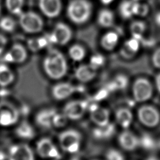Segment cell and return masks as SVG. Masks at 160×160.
Returning a JSON list of instances; mask_svg holds the SVG:
<instances>
[{
  "mask_svg": "<svg viewBox=\"0 0 160 160\" xmlns=\"http://www.w3.org/2000/svg\"><path fill=\"white\" fill-rule=\"evenodd\" d=\"M43 69L49 78L61 79L66 75L68 70L64 56L58 50L49 49L43 60Z\"/></svg>",
  "mask_w": 160,
  "mask_h": 160,
  "instance_id": "cell-1",
  "label": "cell"
},
{
  "mask_svg": "<svg viewBox=\"0 0 160 160\" xmlns=\"http://www.w3.org/2000/svg\"><path fill=\"white\" fill-rule=\"evenodd\" d=\"M92 11L91 3L88 0H71L67 8V15L76 24H82L90 18Z\"/></svg>",
  "mask_w": 160,
  "mask_h": 160,
  "instance_id": "cell-2",
  "label": "cell"
},
{
  "mask_svg": "<svg viewBox=\"0 0 160 160\" xmlns=\"http://www.w3.org/2000/svg\"><path fill=\"white\" fill-rule=\"evenodd\" d=\"M58 140L60 147L64 151L74 154L79 150L82 138L78 131L68 129L59 134Z\"/></svg>",
  "mask_w": 160,
  "mask_h": 160,
  "instance_id": "cell-3",
  "label": "cell"
},
{
  "mask_svg": "<svg viewBox=\"0 0 160 160\" xmlns=\"http://www.w3.org/2000/svg\"><path fill=\"white\" fill-rule=\"evenodd\" d=\"M132 92L136 102H146L150 99L153 94V86L146 78H139L133 82Z\"/></svg>",
  "mask_w": 160,
  "mask_h": 160,
  "instance_id": "cell-4",
  "label": "cell"
},
{
  "mask_svg": "<svg viewBox=\"0 0 160 160\" xmlns=\"http://www.w3.org/2000/svg\"><path fill=\"white\" fill-rule=\"evenodd\" d=\"M19 22L22 29L29 33H37L43 28L41 18L32 11L22 12L19 16Z\"/></svg>",
  "mask_w": 160,
  "mask_h": 160,
  "instance_id": "cell-5",
  "label": "cell"
},
{
  "mask_svg": "<svg viewBox=\"0 0 160 160\" xmlns=\"http://www.w3.org/2000/svg\"><path fill=\"white\" fill-rule=\"evenodd\" d=\"M19 118L18 109L7 101H0V126L9 127L15 124Z\"/></svg>",
  "mask_w": 160,
  "mask_h": 160,
  "instance_id": "cell-6",
  "label": "cell"
},
{
  "mask_svg": "<svg viewBox=\"0 0 160 160\" xmlns=\"http://www.w3.org/2000/svg\"><path fill=\"white\" fill-rule=\"evenodd\" d=\"M138 118L139 122L146 127L154 128L160 122V113L153 106L145 104L138 110Z\"/></svg>",
  "mask_w": 160,
  "mask_h": 160,
  "instance_id": "cell-7",
  "label": "cell"
},
{
  "mask_svg": "<svg viewBox=\"0 0 160 160\" xmlns=\"http://www.w3.org/2000/svg\"><path fill=\"white\" fill-rule=\"evenodd\" d=\"M88 108V104L86 101L74 100L66 104L63 108L62 112L68 119L79 120L84 115Z\"/></svg>",
  "mask_w": 160,
  "mask_h": 160,
  "instance_id": "cell-8",
  "label": "cell"
},
{
  "mask_svg": "<svg viewBox=\"0 0 160 160\" xmlns=\"http://www.w3.org/2000/svg\"><path fill=\"white\" fill-rule=\"evenodd\" d=\"M36 151L38 154L42 158L58 159L60 158L58 149L48 138H42L37 142Z\"/></svg>",
  "mask_w": 160,
  "mask_h": 160,
  "instance_id": "cell-9",
  "label": "cell"
},
{
  "mask_svg": "<svg viewBox=\"0 0 160 160\" xmlns=\"http://www.w3.org/2000/svg\"><path fill=\"white\" fill-rule=\"evenodd\" d=\"M8 160H34L32 149L26 144H15L11 146L7 153Z\"/></svg>",
  "mask_w": 160,
  "mask_h": 160,
  "instance_id": "cell-10",
  "label": "cell"
},
{
  "mask_svg": "<svg viewBox=\"0 0 160 160\" xmlns=\"http://www.w3.org/2000/svg\"><path fill=\"white\" fill-rule=\"evenodd\" d=\"M28 57L27 51L20 44H14L3 56V61L6 63L21 64L24 62Z\"/></svg>",
  "mask_w": 160,
  "mask_h": 160,
  "instance_id": "cell-11",
  "label": "cell"
},
{
  "mask_svg": "<svg viewBox=\"0 0 160 160\" xmlns=\"http://www.w3.org/2000/svg\"><path fill=\"white\" fill-rule=\"evenodd\" d=\"M54 44L65 45L72 38V31L65 23L58 22L51 32Z\"/></svg>",
  "mask_w": 160,
  "mask_h": 160,
  "instance_id": "cell-12",
  "label": "cell"
},
{
  "mask_svg": "<svg viewBox=\"0 0 160 160\" xmlns=\"http://www.w3.org/2000/svg\"><path fill=\"white\" fill-rule=\"evenodd\" d=\"M88 108L91 120L97 126H104L109 123L110 113L108 109L94 104Z\"/></svg>",
  "mask_w": 160,
  "mask_h": 160,
  "instance_id": "cell-13",
  "label": "cell"
},
{
  "mask_svg": "<svg viewBox=\"0 0 160 160\" xmlns=\"http://www.w3.org/2000/svg\"><path fill=\"white\" fill-rule=\"evenodd\" d=\"M118 141L120 147L127 151H134L139 146V138L128 129L119 134Z\"/></svg>",
  "mask_w": 160,
  "mask_h": 160,
  "instance_id": "cell-14",
  "label": "cell"
},
{
  "mask_svg": "<svg viewBox=\"0 0 160 160\" xmlns=\"http://www.w3.org/2000/svg\"><path fill=\"white\" fill-rule=\"evenodd\" d=\"M78 91V88L72 84L67 82H59L51 89L52 97L58 101H62L71 96Z\"/></svg>",
  "mask_w": 160,
  "mask_h": 160,
  "instance_id": "cell-15",
  "label": "cell"
},
{
  "mask_svg": "<svg viewBox=\"0 0 160 160\" xmlns=\"http://www.w3.org/2000/svg\"><path fill=\"white\" fill-rule=\"evenodd\" d=\"M39 7L46 16L53 18L59 15L62 2L61 0H39Z\"/></svg>",
  "mask_w": 160,
  "mask_h": 160,
  "instance_id": "cell-16",
  "label": "cell"
},
{
  "mask_svg": "<svg viewBox=\"0 0 160 160\" xmlns=\"http://www.w3.org/2000/svg\"><path fill=\"white\" fill-rule=\"evenodd\" d=\"M56 110L53 108H46L39 111L36 115V124L44 129H49L52 126V119Z\"/></svg>",
  "mask_w": 160,
  "mask_h": 160,
  "instance_id": "cell-17",
  "label": "cell"
},
{
  "mask_svg": "<svg viewBox=\"0 0 160 160\" xmlns=\"http://www.w3.org/2000/svg\"><path fill=\"white\" fill-rule=\"evenodd\" d=\"M97 74V70L91 65H79L74 71V76L76 79L81 82H88L92 81Z\"/></svg>",
  "mask_w": 160,
  "mask_h": 160,
  "instance_id": "cell-18",
  "label": "cell"
},
{
  "mask_svg": "<svg viewBox=\"0 0 160 160\" xmlns=\"http://www.w3.org/2000/svg\"><path fill=\"white\" fill-rule=\"evenodd\" d=\"M115 120L117 124L124 129H128L133 121V114L127 108H120L115 112Z\"/></svg>",
  "mask_w": 160,
  "mask_h": 160,
  "instance_id": "cell-19",
  "label": "cell"
},
{
  "mask_svg": "<svg viewBox=\"0 0 160 160\" xmlns=\"http://www.w3.org/2000/svg\"><path fill=\"white\" fill-rule=\"evenodd\" d=\"M140 41L134 37L127 40L121 50V54L126 59L132 58L139 51Z\"/></svg>",
  "mask_w": 160,
  "mask_h": 160,
  "instance_id": "cell-20",
  "label": "cell"
},
{
  "mask_svg": "<svg viewBox=\"0 0 160 160\" xmlns=\"http://www.w3.org/2000/svg\"><path fill=\"white\" fill-rule=\"evenodd\" d=\"M15 134L22 139L30 140L35 136V131L29 122L22 121L16 128Z\"/></svg>",
  "mask_w": 160,
  "mask_h": 160,
  "instance_id": "cell-21",
  "label": "cell"
},
{
  "mask_svg": "<svg viewBox=\"0 0 160 160\" xmlns=\"http://www.w3.org/2000/svg\"><path fill=\"white\" fill-rule=\"evenodd\" d=\"M119 41L118 33L114 31H108L105 33L101 39V45L106 51H110L116 47Z\"/></svg>",
  "mask_w": 160,
  "mask_h": 160,
  "instance_id": "cell-22",
  "label": "cell"
},
{
  "mask_svg": "<svg viewBox=\"0 0 160 160\" xmlns=\"http://www.w3.org/2000/svg\"><path fill=\"white\" fill-rule=\"evenodd\" d=\"M14 74L6 64H0V86L4 88L11 84L14 81Z\"/></svg>",
  "mask_w": 160,
  "mask_h": 160,
  "instance_id": "cell-23",
  "label": "cell"
},
{
  "mask_svg": "<svg viewBox=\"0 0 160 160\" xmlns=\"http://www.w3.org/2000/svg\"><path fill=\"white\" fill-rule=\"evenodd\" d=\"M136 2L134 0L122 1L119 6V12L124 19H129L134 16Z\"/></svg>",
  "mask_w": 160,
  "mask_h": 160,
  "instance_id": "cell-24",
  "label": "cell"
},
{
  "mask_svg": "<svg viewBox=\"0 0 160 160\" xmlns=\"http://www.w3.org/2000/svg\"><path fill=\"white\" fill-rule=\"evenodd\" d=\"M114 21V16L112 11L108 9H101L98 15V24L104 28H109Z\"/></svg>",
  "mask_w": 160,
  "mask_h": 160,
  "instance_id": "cell-25",
  "label": "cell"
},
{
  "mask_svg": "<svg viewBox=\"0 0 160 160\" xmlns=\"http://www.w3.org/2000/svg\"><path fill=\"white\" fill-rule=\"evenodd\" d=\"M115 132L114 125L108 123L104 126H97L93 132L95 138L99 139H107L110 138Z\"/></svg>",
  "mask_w": 160,
  "mask_h": 160,
  "instance_id": "cell-26",
  "label": "cell"
},
{
  "mask_svg": "<svg viewBox=\"0 0 160 160\" xmlns=\"http://www.w3.org/2000/svg\"><path fill=\"white\" fill-rule=\"evenodd\" d=\"M69 56L72 60L79 62L84 58L86 51L82 46L79 44H74L69 48Z\"/></svg>",
  "mask_w": 160,
  "mask_h": 160,
  "instance_id": "cell-27",
  "label": "cell"
},
{
  "mask_svg": "<svg viewBox=\"0 0 160 160\" xmlns=\"http://www.w3.org/2000/svg\"><path fill=\"white\" fill-rule=\"evenodd\" d=\"M130 30L132 37L139 39L140 42L142 40V34L146 30V24L142 21H135L130 26Z\"/></svg>",
  "mask_w": 160,
  "mask_h": 160,
  "instance_id": "cell-28",
  "label": "cell"
},
{
  "mask_svg": "<svg viewBox=\"0 0 160 160\" xmlns=\"http://www.w3.org/2000/svg\"><path fill=\"white\" fill-rule=\"evenodd\" d=\"M24 0H6L8 10L14 15L19 16L22 12Z\"/></svg>",
  "mask_w": 160,
  "mask_h": 160,
  "instance_id": "cell-29",
  "label": "cell"
},
{
  "mask_svg": "<svg viewBox=\"0 0 160 160\" xmlns=\"http://www.w3.org/2000/svg\"><path fill=\"white\" fill-rule=\"evenodd\" d=\"M15 22L10 17L4 16L0 19V28L5 32H12L15 28Z\"/></svg>",
  "mask_w": 160,
  "mask_h": 160,
  "instance_id": "cell-30",
  "label": "cell"
},
{
  "mask_svg": "<svg viewBox=\"0 0 160 160\" xmlns=\"http://www.w3.org/2000/svg\"><path fill=\"white\" fill-rule=\"evenodd\" d=\"M68 121V119L67 117L64 115V114L62 113H59L56 112V113L54 114L52 119V126H54L56 128H62L67 124Z\"/></svg>",
  "mask_w": 160,
  "mask_h": 160,
  "instance_id": "cell-31",
  "label": "cell"
},
{
  "mask_svg": "<svg viewBox=\"0 0 160 160\" xmlns=\"http://www.w3.org/2000/svg\"><path fill=\"white\" fill-rule=\"evenodd\" d=\"M104 62L105 58L102 54H95L91 57L89 64L91 65L95 69L98 70L104 64Z\"/></svg>",
  "mask_w": 160,
  "mask_h": 160,
  "instance_id": "cell-32",
  "label": "cell"
},
{
  "mask_svg": "<svg viewBox=\"0 0 160 160\" xmlns=\"http://www.w3.org/2000/svg\"><path fill=\"white\" fill-rule=\"evenodd\" d=\"M112 86H114V89H124L128 84V79L124 75H118L117 76L114 81L111 83Z\"/></svg>",
  "mask_w": 160,
  "mask_h": 160,
  "instance_id": "cell-33",
  "label": "cell"
},
{
  "mask_svg": "<svg viewBox=\"0 0 160 160\" xmlns=\"http://www.w3.org/2000/svg\"><path fill=\"white\" fill-rule=\"evenodd\" d=\"M149 12V7L146 4H142L136 2V8H135V14L134 15L139 16L141 17L146 16Z\"/></svg>",
  "mask_w": 160,
  "mask_h": 160,
  "instance_id": "cell-34",
  "label": "cell"
},
{
  "mask_svg": "<svg viewBox=\"0 0 160 160\" xmlns=\"http://www.w3.org/2000/svg\"><path fill=\"white\" fill-rule=\"evenodd\" d=\"M106 158L107 160H124V157L122 154L114 149H110L107 152Z\"/></svg>",
  "mask_w": 160,
  "mask_h": 160,
  "instance_id": "cell-35",
  "label": "cell"
},
{
  "mask_svg": "<svg viewBox=\"0 0 160 160\" xmlns=\"http://www.w3.org/2000/svg\"><path fill=\"white\" fill-rule=\"evenodd\" d=\"M140 145L145 149H151L154 146V141L149 136H143L139 139V146Z\"/></svg>",
  "mask_w": 160,
  "mask_h": 160,
  "instance_id": "cell-36",
  "label": "cell"
},
{
  "mask_svg": "<svg viewBox=\"0 0 160 160\" xmlns=\"http://www.w3.org/2000/svg\"><path fill=\"white\" fill-rule=\"evenodd\" d=\"M151 61L155 68L160 69V47L157 48L152 53Z\"/></svg>",
  "mask_w": 160,
  "mask_h": 160,
  "instance_id": "cell-37",
  "label": "cell"
},
{
  "mask_svg": "<svg viewBox=\"0 0 160 160\" xmlns=\"http://www.w3.org/2000/svg\"><path fill=\"white\" fill-rule=\"evenodd\" d=\"M7 44V39L0 34V54L3 52Z\"/></svg>",
  "mask_w": 160,
  "mask_h": 160,
  "instance_id": "cell-38",
  "label": "cell"
},
{
  "mask_svg": "<svg viewBox=\"0 0 160 160\" xmlns=\"http://www.w3.org/2000/svg\"><path fill=\"white\" fill-rule=\"evenodd\" d=\"M155 86L157 91L160 93V72L155 77Z\"/></svg>",
  "mask_w": 160,
  "mask_h": 160,
  "instance_id": "cell-39",
  "label": "cell"
},
{
  "mask_svg": "<svg viewBox=\"0 0 160 160\" xmlns=\"http://www.w3.org/2000/svg\"><path fill=\"white\" fill-rule=\"evenodd\" d=\"M7 159V153L0 148V160H6Z\"/></svg>",
  "mask_w": 160,
  "mask_h": 160,
  "instance_id": "cell-40",
  "label": "cell"
},
{
  "mask_svg": "<svg viewBox=\"0 0 160 160\" xmlns=\"http://www.w3.org/2000/svg\"><path fill=\"white\" fill-rule=\"evenodd\" d=\"M114 0H100V1L104 5H108L111 4Z\"/></svg>",
  "mask_w": 160,
  "mask_h": 160,
  "instance_id": "cell-41",
  "label": "cell"
},
{
  "mask_svg": "<svg viewBox=\"0 0 160 160\" xmlns=\"http://www.w3.org/2000/svg\"><path fill=\"white\" fill-rule=\"evenodd\" d=\"M155 21L156 22V23L160 26V12H158L156 16V18H155Z\"/></svg>",
  "mask_w": 160,
  "mask_h": 160,
  "instance_id": "cell-42",
  "label": "cell"
},
{
  "mask_svg": "<svg viewBox=\"0 0 160 160\" xmlns=\"http://www.w3.org/2000/svg\"><path fill=\"white\" fill-rule=\"evenodd\" d=\"M147 160H158V159L155 158H148Z\"/></svg>",
  "mask_w": 160,
  "mask_h": 160,
  "instance_id": "cell-43",
  "label": "cell"
},
{
  "mask_svg": "<svg viewBox=\"0 0 160 160\" xmlns=\"http://www.w3.org/2000/svg\"><path fill=\"white\" fill-rule=\"evenodd\" d=\"M70 160H80V159H78V158H71Z\"/></svg>",
  "mask_w": 160,
  "mask_h": 160,
  "instance_id": "cell-44",
  "label": "cell"
},
{
  "mask_svg": "<svg viewBox=\"0 0 160 160\" xmlns=\"http://www.w3.org/2000/svg\"><path fill=\"white\" fill-rule=\"evenodd\" d=\"M1 5H0V14H1Z\"/></svg>",
  "mask_w": 160,
  "mask_h": 160,
  "instance_id": "cell-45",
  "label": "cell"
},
{
  "mask_svg": "<svg viewBox=\"0 0 160 160\" xmlns=\"http://www.w3.org/2000/svg\"><path fill=\"white\" fill-rule=\"evenodd\" d=\"M134 1H141V0H134Z\"/></svg>",
  "mask_w": 160,
  "mask_h": 160,
  "instance_id": "cell-46",
  "label": "cell"
},
{
  "mask_svg": "<svg viewBox=\"0 0 160 160\" xmlns=\"http://www.w3.org/2000/svg\"><path fill=\"white\" fill-rule=\"evenodd\" d=\"M94 160H96V159H94Z\"/></svg>",
  "mask_w": 160,
  "mask_h": 160,
  "instance_id": "cell-47",
  "label": "cell"
}]
</instances>
